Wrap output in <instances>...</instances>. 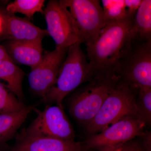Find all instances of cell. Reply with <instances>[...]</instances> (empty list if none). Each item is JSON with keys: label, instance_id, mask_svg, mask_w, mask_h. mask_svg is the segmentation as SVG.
Masks as SVG:
<instances>
[{"label": "cell", "instance_id": "obj_15", "mask_svg": "<svg viewBox=\"0 0 151 151\" xmlns=\"http://www.w3.org/2000/svg\"><path fill=\"white\" fill-rule=\"evenodd\" d=\"M132 41L151 40V1L142 0L133 19Z\"/></svg>", "mask_w": 151, "mask_h": 151}, {"label": "cell", "instance_id": "obj_20", "mask_svg": "<svg viewBox=\"0 0 151 151\" xmlns=\"http://www.w3.org/2000/svg\"><path fill=\"white\" fill-rule=\"evenodd\" d=\"M138 113L147 126L151 124V88L138 90L137 100Z\"/></svg>", "mask_w": 151, "mask_h": 151}, {"label": "cell", "instance_id": "obj_13", "mask_svg": "<svg viewBox=\"0 0 151 151\" xmlns=\"http://www.w3.org/2000/svg\"><path fill=\"white\" fill-rule=\"evenodd\" d=\"M8 53L11 59L32 68L39 64L43 57L42 41H18L12 40L8 45Z\"/></svg>", "mask_w": 151, "mask_h": 151}, {"label": "cell", "instance_id": "obj_9", "mask_svg": "<svg viewBox=\"0 0 151 151\" xmlns=\"http://www.w3.org/2000/svg\"><path fill=\"white\" fill-rule=\"evenodd\" d=\"M43 12L47 31L54 40L55 48L66 49L79 42V32L75 20L60 1H49Z\"/></svg>", "mask_w": 151, "mask_h": 151}, {"label": "cell", "instance_id": "obj_10", "mask_svg": "<svg viewBox=\"0 0 151 151\" xmlns=\"http://www.w3.org/2000/svg\"><path fill=\"white\" fill-rule=\"evenodd\" d=\"M68 48L45 50L38 65L31 70L28 76L30 88L43 98L54 84L60 68L64 61Z\"/></svg>", "mask_w": 151, "mask_h": 151}, {"label": "cell", "instance_id": "obj_22", "mask_svg": "<svg viewBox=\"0 0 151 151\" xmlns=\"http://www.w3.org/2000/svg\"><path fill=\"white\" fill-rule=\"evenodd\" d=\"M128 16H134L138 9L140 6L142 0H124Z\"/></svg>", "mask_w": 151, "mask_h": 151}, {"label": "cell", "instance_id": "obj_14", "mask_svg": "<svg viewBox=\"0 0 151 151\" xmlns=\"http://www.w3.org/2000/svg\"><path fill=\"white\" fill-rule=\"evenodd\" d=\"M24 72L12 60L0 61V80L5 83L4 86L20 101L24 100L22 82Z\"/></svg>", "mask_w": 151, "mask_h": 151}, {"label": "cell", "instance_id": "obj_4", "mask_svg": "<svg viewBox=\"0 0 151 151\" xmlns=\"http://www.w3.org/2000/svg\"><path fill=\"white\" fill-rule=\"evenodd\" d=\"M137 92L120 79L92 122L84 127V134L88 137L98 134L124 116L139 113L137 104Z\"/></svg>", "mask_w": 151, "mask_h": 151}, {"label": "cell", "instance_id": "obj_11", "mask_svg": "<svg viewBox=\"0 0 151 151\" xmlns=\"http://www.w3.org/2000/svg\"><path fill=\"white\" fill-rule=\"evenodd\" d=\"M83 142L31 137L22 133L17 138L14 151H89Z\"/></svg>", "mask_w": 151, "mask_h": 151}, {"label": "cell", "instance_id": "obj_2", "mask_svg": "<svg viewBox=\"0 0 151 151\" xmlns=\"http://www.w3.org/2000/svg\"><path fill=\"white\" fill-rule=\"evenodd\" d=\"M78 42L69 47L53 85L43 97L45 103L63 106L64 98L94 75L86 54Z\"/></svg>", "mask_w": 151, "mask_h": 151}, {"label": "cell", "instance_id": "obj_17", "mask_svg": "<svg viewBox=\"0 0 151 151\" xmlns=\"http://www.w3.org/2000/svg\"><path fill=\"white\" fill-rule=\"evenodd\" d=\"M45 2L44 0H16L8 5L6 10L11 14H23L29 19L37 13L43 12Z\"/></svg>", "mask_w": 151, "mask_h": 151}, {"label": "cell", "instance_id": "obj_5", "mask_svg": "<svg viewBox=\"0 0 151 151\" xmlns=\"http://www.w3.org/2000/svg\"><path fill=\"white\" fill-rule=\"evenodd\" d=\"M114 73L136 90L151 88V40L132 41Z\"/></svg>", "mask_w": 151, "mask_h": 151}, {"label": "cell", "instance_id": "obj_6", "mask_svg": "<svg viewBox=\"0 0 151 151\" xmlns=\"http://www.w3.org/2000/svg\"><path fill=\"white\" fill-rule=\"evenodd\" d=\"M146 126L139 113L128 114L102 132L87 137L83 142L89 150H102L140 137Z\"/></svg>", "mask_w": 151, "mask_h": 151}, {"label": "cell", "instance_id": "obj_24", "mask_svg": "<svg viewBox=\"0 0 151 151\" xmlns=\"http://www.w3.org/2000/svg\"><path fill=\"white\" fill-rule=\"evenodd\" d=\"M3 60H12L10 57L7 52L6 50L0 45V61ZM14 62V61H13Z\"/></svg>", "mask_w": 151, "mask_h": 151}, {"label": "cell", "instance_id": "obj_7", "mask_svg": "<svg viewBox=\"0 0 151 151\" xmlns=\"http://www.w3.org/2000/svg\"><path fill=\"white\" fill-rule=\"evenodd\" d=\"M77 25L79 42L86 46L93 42L107 24L98 0H61Z\"/></svg>", "mask_w": 151, "mask_h": 151}, {"label": "cell", "instance_id": "obj_12", "mask_svg": "<svg viewBox=\"0 0 151 151\" xmlns=\"http://www.w3.org/2000/svg\"><path fill=\"white\" fill-rule=\"evenodd\" d=\"M4 19V28L6 33L12 40L18 41L42 40L48 35L46 29L38 27L29 19L8 14Z\"/></svg>", "mask_w": 151, "mask_h": 151}, {"label": "cell", "instance_id": "obj_25", "mask_svg": "<svg viewBox=\"0 0 151 151\" xmlns=\"http://www.w3.org/2000/svg\"><path fill=\"white\" fill-rule=\"evenodd\" d=\"M4 28V19L3 17L0 14V34L3 31Z\"/></svg>", "mask_w": 151, "mask_h": 151}, {"label": "cell", "instance_id": "obj_19", "mask_svg": "<svg viewBox=\"0 0 151 151\" xmlns=\"http://www.w3.org/2000/svg\"><path fill=\"white\" fill-rule=\"evenodd\" d=\"M26 107L22 101L0 82V113L17 112Z\"/></svg>", "mask_w": 151, "mask_h": 151}, {"label": "cell", "instance_id": "obj_21", "mask_svg": "<svg viewBox=\"0 0 151 151\" xmlns=\"http://www.w3.org/2000/svg\"><path fill=\"white\" fill-rule=\"evenodd\" d=\"M133 139L127 142L100 151H147L143 145L140 139Z\"/></svg>", "mask_w": 151, "mask_h": 151}, {"label": "cell", "instance_id": "obj_18", "mask_svg": "<svg viewBox=\"0 0 151 151\" xmlns=\"http://www.w3.org/2000/svg\"><path fill=\"white\" fill-rule=\"evenodd\" d=\"M101 1L103 16L107 23L129 17L124 0H103Z\"/></svg>", "mask_w": 151, "mask_h": 151}, {"label": "cell", "instance_id": "obj_8", "mask_svg": "<svg viewBox=\"0 0 151 151\" xmlns=\"http://www.w3.org/2000/svg\"><path fill=\"white\" fill-rule=\"evenodd\" d=\"M22 133L29 137L67 141L75 140L76 137L63 106L57 105H48L38 113L35 119Z\"/></svg>", "mask_w": 151, "mask_h": 151}, {"label": "cell", "instance_id": "obj_23", "mask_svg": "<svg viewBox=\"0 0 151 151\" xmlns=\"http://www.w3.org/2000/svg\"><path fill=\"white\" fill-rule=\"evenodd\" d=\"M139 137L146 150L151 151V132L145 131Z\"/></svg>", "mask_w": 151, "mask_h": 151}, {"label": "cell", "instance_id": "obj_16", "mask_svg": "<svg viewBox=\"0 0 151 151\" xmlns=\"http://www.w3.org/2000/svg\"><path fill=\"white\" fill-rule=\"evenodd\" d=\"M32 106L17 112L0 113V145L12 137L33 110Z\"/></svg>", "mask_w": 151, "mask_h": 151}, {"label": "cell", "instance_id": "obj_3", "mask_svg": "<svg viewBox=\"0 0 151 151\" xmlns=\"http://www.w3.org/2000/svg\"><path fill=\"white\" fill-rule=\"evenodd\" d=\"M120 79L115 73H99L79 86L69 101L72 117L84 127L88 125Z\"/></svg>", "mask_w": 151, "mask_h": 151}, {"label": "cell", "instance_id": "obj_1", "mask_svg": "<svg viewBox=\"0 0 151 151\" xmlns=\"http://www.w3.org/2000/svg\"><path fill=\"white\" fill-rule=\"evenodd\" d=\"M134 17L107 23L96 39L86 46V55L94 75L115 73L118 62L132 43Z\"/></svg>", "mask_w": 151, "mask_h": 151}]
</instances>
